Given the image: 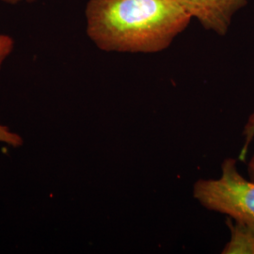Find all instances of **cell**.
I'll list each match as a JSON object with an SVG mask.
<instances>
[{
	"mask_svg": "<svg viewBox=\"0 0 254 254\" xmlns=\"http://www.w3.org/2000/svg\"><path fill=\"white\" fill-rule=\"evenodd\" d=\"M86 17L95 46L122 53L160 52L192 19L174 0H90Z\"/></svg>",
	"mask_w": 254,
	"mask_h": 254,
	"instance_id": "cell-1",
	"label": "cell"
},
{
	"mask_svg": "<svg viewBox=\"0 0 254 254\" xmlns=\"http://www.w3.org/2000/svg\"><path fill=\"white\" fill-rule=\"evenodd\" d=\"M193 196L204 208L254 225V181L247 180L237 170V160L226 158L218 179H199Z\"/></svg>",
	"mask_w": 254,
	"mask_h": 254,
	"instance_id": "cell-2",
	"label": "cell"
},
{
	"mask_svg": "<svg viewBox=\"0 0 254 254\" xmlns=\"http://www.w3.org/2000/svg\"><path fill=\"white\" fill-rule=\"evenodd\" d=\"M201 26L218 35H225L233 15L247 0H174Z\"/></svg>",
	"mask_w": 254,
	"mask_h": 254,
	"instance_id": "cell-3",
	"label": "cell"
},
{
	"mask_svg": "<svg viewBox=\"0 0 254 254\" xmlns=\"http://www.w3.org/2000/svg\"><path fill=\"white\" fill-rule=\"evenodd\" d=\"M231 239L223 248L222 254H254V225L227 218Z\"/></svg>",
	"mask_w": 254,
	"mask_h": 254,
	"instance_id": "cell-4",
	"label": "cell"
},
{
	"mask_svg": "<svg viewBox=\"0 0 254 254\" xmlns=\"http://www.w3.org/2000/svg\"><path fill=\"white\" fill-rule=\"evenodd\" d=\"M242 135L244 136V142L241 148V151L239 153L238 159L241 161H244L248 154V150L254 138V111L247 120L245 126L243 127ZM248 174L250 179L254 181V154L248 164Z\"/></svg>",
	"mask_w": 254,
	"mask_h": 254,
	"instance_id": "cell-5",
	"label": "cell"
},
{
	"mask_svg": "<svg viewBox=\"0 0 254 254\" xmlns=\"http://www.w3.org/2000/svg\"><path fill=\"white\" fill-rule=\"evenodd\" d=\"M0 142L7 143L8 145L13 147H18L23 144V139L17 134L12 133L8 127L0 125Z\"/></svg>",
	"mask_w": 254,
	"mask_h": 254,
	"instance_id": "cell-6",
	"label": "cell"
},
{
	"mask_svg": "<svg viewBox=\"0 0 254 254\" xmlns=\"http://www.w3.org/2000/svg\"><path fill=\"white\" fill-rule=\"evenodd\" d=\"M14 48V40L6 34H0V69L5 60L11 54Z\"/></svg>",
	"mask_w": 254,
	"mask_h": 254,
	"instance_id": "cell-7",
	"label": "cell"
},
{
	"mask_svg": "<svg viewBox=\"0 0 254 254\" xmlns=\"http://www.w3.org/2000/svg\"><path fill=\"white\" fill-rule=\"evenodd\" d=\"M3 2H6V3H9V4H17L21 1H27L28 3H31V2H34L36 0H2Z\"/></svg>",
	"mask_w": 254,
	"mask_h": 254,
	"instance_id": "cell-8",
	"label": "cell"
}]
</instances>
